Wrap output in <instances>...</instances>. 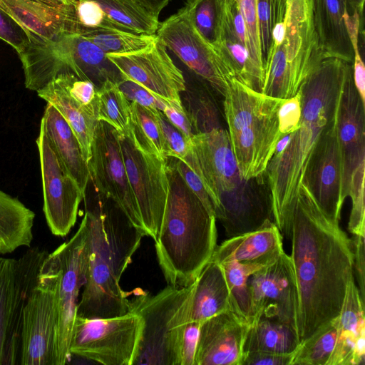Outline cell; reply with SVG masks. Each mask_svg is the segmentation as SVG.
Returning <instances> with one entry per match:
<instances>
[{
  "mask_svg": "<svg viewBox=\"0 0 365 365\" xmlns=\"http://www.w3.org/2000/svg\"><path fill=\"white\" fill-rule=\"evenodd\" d=\"M42 2H44L48 5L56 6V7H63L68 6L73 3L74 0H38Z\"/></svg>",
  "mask_w": 365,
  "mask_h": 365,
  "instance_id": "11a10c76",
  "label": "cell"
},
{
  "mask_svg": "<svg viewBox=\"0 0 365 365\" xmlns=\"http://www.w3.org/2000/svg\"><path fill=\"white\" fill-rule=\"evenodd\" d=\"M336 133L342 165L344 200L364 192L365 104L355 88L351 63H346L341 90Z\"/></svg>",
  "mask_w": 365,
  "mask_h": 365,
  "instance_id": "7c38bea8",
  "label": "cell"
},
{
  "mask_svg": "<svg viewBox=\"0 0 365 365\" xmlns=\"http://www.w3.org/2000/svg\"><path fill=\"white\" fill-rule=\"evenodd\" d=\"M51 255L56 259L61 272L57 351L58 365H64L71 356L69 346L77 316L78 297L86 282L88 266V232L84 217L74 235L58 247Z\"/></svg>",
  "mask_w": 365,
  "mask_h": 365,
  "instance_id": "4fadbf2b",
  "label": "cell"
},
{
  "mask_svg": "<svg viewBox=\"0 0 365 365\" xmlns=\"http://www.w3.org/2000/svg\"><path fill=\"white\" fill-rule=\"evenodd\" d=\"M0 39L12 46L17 53H21L30 41L25 30L1 8Z\"/></svg>",
  "mask_w": 365,
  "mask_h": 365,
  "instance_id": "f6af8a7d",
  "label": "cell"
},
{
  "mask_svg": "<svg viewBox=\"0 0 365 365\" xmlns=\"http://www.w3.org/2000/svg\"><path fill=\"white\" fill-rule=\"evenodd\" d=\"M61 272L48 253L24 307L19 364L58 365L57 329Z\"/></svg>",
  "mask_w": 365,
  "mask_h": 365,
  "instance_id": "52a82bcc",
  "label": "cell"
},
{
  "mask_svg": "<svg viewBox=\"0 0 365 365\" xmlns=\"http://www.w3.org/2000/svg\"><path fill=\"white\" fill-rule=\"evenodd\" d=\"M157 110L130 102L128 137L142 152L166 160L163 137L156 117Z\"/></svg>",
  "mask_w": 365,
  "mask_h": 365,
  "instance_id": "4dcf8cb0",
  "label": "cell"
},
{
  "mask_svg": "<svg viewBox=\"0 0 365 365\" xmlns=\"http://www.w3.org/2000/svg\"><path fill=\"white\" fill-rule=\"evenodd\" d=\"M347 12L351 15L355 12L363 16L365 0H344Z\"/></svg>",
  "mask_w": 365,
  "mask_h": 365,
  "instance_id": "db71d44e",
  "label": "cell"
},
{
  "mask_svg": "<svg viewBox=\"0 0 365 365\" xmlns=\"http://www.w3.org/2000/svg\"><path fill=\"white\" fill-rule=\"evenodd\" d=\"M252 324L230 309L200 324L195 365H241Z\"/></svg>",
  "mask_w": 365,
  "mask_h": 365,
  "instance_id": "44dd1931",
  "label": "cell"
},
{
  "mask_svg": "<svg viewBox=\"0 0 365 365\" xmlns=\"http://www.w3.org/2000/svg\"><path fill=\"white\" fill-rule=\"evenodd\" d=\"M0 8L29 37L51 40L61 34L76 33L73 3L56 7L38 0H0Z\"/></svg>",
  "mask_w": 365,
  "mask_h": 365,
  "instance_id": "603a6c76",
  "label": "cell"
},
{
  "mask_svg": "<svg viewBox=\"0 0 365 365\" xmlns=\"http://www.w3.org/2000/svg\"><path fill=\"white\" fill-rule=\"evenodd\" d=\"M220 264L223 269L230 292V310L252 324L254 314L248 280L253 273L264 265L243 264L234 261Z\"/></svg>",
  "mask_w": 365,
  "mask_h": 365,
  "instance_id": "1f68e13d",
  "label": "cell"
},
{
  "mask_svg": "<svg viewBox=\"0 0 365 365\" xmlns=\"http://www.w3.org/2000/svg\"><path fill=\"white\" fill-rule=\"evenodd\" d=\"M157 38L150 46L130 53H109L108 58L124 79H130L177 106L183 107L180 93L186 90L181 70Z\"/></svg>",
  "mask_w": 365,
  "mask_h": 365,
  "instance_id": "ac0fdd59",
  "label": "cell"
},
{
  "mask_svg": "<svg viewBox=\"0 0 365 365\" xmlns=\"http://www.w3.org/2000/svg\"><path fill=\"white\" fill-rule=\"evenodd\" d=\"M302 115L301 95L297 93L283 99L278 110L280 133L284 135L295 131L299 126Z\"/></svg>",
  "mask_w": 365,
  "mask_h": 365,
  "instance_id": "ee69618b",
  "label": "cell"
},
{
  "mask_svg": "<svg viewBox=\"0 0 365 365\" xmlns=\"http://www.w3.org/2000/svg\"><path fill=\"white\" fill-rule=\"evenodd\" d=\"M235 1L246 25L250 58L255 66L264 73L258 30L257 0Z\"/></svg>",
  "mask_w": 365,
  "mask_h": 365,
  "instance_id": "f35d334b",
  "label": "cell"
},
{
  "mask_svg": "<svg viewBox=\"0 0 365 365\" xmlns=\"http://www.w3.org/2000/svg\"><path fill=\"white\" fill-rule=\"evenodd\" d=\"M248 284L253 324L263 317L277 319L297 331L299 298L290 255L283 252L274 262L253 273Z\"/></svg>",
  "mask_w": 365,
  "mask_h": 365,
  "instance_id": "e0dca14e",
  "label": "cell"
},
{
  "mask_svg": "<svg viewBox=\"0 0 365 365\" xmlns=\"http://www.w3.org/2000/svg\"><path fill=\"white\" fill-rule=\"evenodd\" d=\"M313 21L324 57L352 63L354 50L344 19V0H312Z\"/></svg>",
  "mask_w": 365,
  "mask_h": 365,
  "instance_id": "d4e9b609",
  "label": "cell"
},
{
  "mask_svg": "<svg viewBox=\"0 0 365 365\" xmlns=\"http://www.w3.org/2000/svg\"><path fill=\"white\" fill-rule=\"evenodd\" d=\"M338 323L336 317L302 341L294 352L292 365H327L334 348Z\"/></svg>",
  "mask_w": 365,
  "mask_h": 365,
  "instance_id": "e575fe53",
  "label": "cell"
},
{
  "mask_svg": "<svg viewBox=\"0 0 365 365\" xmlns=\"http://www.w3.org/2000/svg\"><path fill=\"white\" fill-rule=\"evenodd\" d=\"M346 62L327 58L307 76L299 89L302 115L281 153H274L266 171L272 216L278 227L293 208L304 173L321 136L336 123Z\"/></svg>",
  "mask_w": 365,
  "mask_h": 365,
  "instance_id": "7a4b0ae2",
  "label": "cell"
},
{
  "mask_svg": "<svg viewBox=\"0 0 365 365\" xmlns=\"http://www.w3.org/2000/svg\"><path fill=\"white\" fill-rule=\"evenodd\" d=\"M158 40L222 97L230 78L217 52L199 35L184 6L160 23Z\"/></svg>",
  "mask_w": 365,
  "mask_h": 365,
  "instance_id": "2e32d148",
  "label": "cell"
},
{
  "mask_svg": "<svg viewBox=\"0 0 365 365\" xmlns=\"http://www.w3.org/2000/svg\"><path fill=\"white\" fill-rule=\"evenodd\" d=\"M230 309V292L221 265L209 261L195 280L189 322L202 324Z\"/></svg>",
  "mask_w": 365,
  "mask_h": 365,
  "instance_id": "83f0119b",
  "label": "cell"
},
{
  "mask_svg": "<svg viewBox=\"0 0 365 365\" xmlns=\"http://www.w3.org/2000/svg\"><path fill=\"white\" fill-rule=\"evenodd\" d=\"M279 106L255 115L228 132L240 175L245 181L266 172L276 145L284 136L279 131Z\"/></svg>",
  "mask_w": 365,
  "mask_h": 365,
  "instance_id": "ffe728a7",
  "label": "cell"
},
{
  "mask_svg": "<svg viewBox=\"0 0 365 365\" xmlns=\"http://www.w3.org/2000/svg\"><path fill=\"white\" fill-rule=\"evenodd\" d=\"M143 329L142 317L132 312L106 318L76 316L70 353L104 365H133Z\"/></svg>",
  "mask_w": 365,
  "mask_h": 365,
  "instance_id": "9c48e42d",
  "label": "cell"
},
{
  "mask_svg": "<svg viewBox=\"0 0 365 365\" xmlns=\"http://www.w3.org/2000/svg\"><path fill=\"white\" fill-rule=\"evenodd\" d=\"M294 352L288 354L267 351L247 352L244 354L241 365H292Z\"/></svg>",
  "mask_w": 365,
  "mask_h": 365,
  "instance_id": "c3c4849f",
  "label": "cell"
},
{
  "mask_svg": "<svg viewBox=\"0 0 365 365\" xmlns=\"http://www.w3.org/2000/svg\"><path fill=\"white\" fill-rule=\"evenodd\" d=\"M183 160L205 185L217 219L222 207L244 190L240 187L245 182L240 175L228 131L217 127L195 133Z\"/></svg>",
  "mask_w": 365,
  "mask_h": 365,
  "instance_id": "30bf717a",
  "label": "cell"
},
{
  "mask_svg": "<svg viewBox=\"0 0 365 365\" xmlns=\"http://www.w3.org/2000/svg\"><path fill=\"white\" fill-rule=\"evenodd\" d=\"M283 252L282 234L274 221L269 220L256 230L224 241L216 247L210 261L265 266L277 260Z\"/></svg>",
  "mask_w": 365,
  "mask_h": 365,
  "instance_id": "7402d4cb",
  "label": "cell"
},
{
  "mask_svg": "<svg viewBox=\"0 0 365 365\" xmlns=\"http://www.w3.org/2000/svg\"><path fill=\"white\" fill-rule=\"evenodd\" d=\"M83 217L89 258L77 316L106 318L125 314L129 312L128 297L120 280L144 236L118 207L114 212L100 200L92 207L86 204Z\"/></svg>",
  "mask_w": 365,
  "mask_h": 365,
  "instance_id": "3957f363",
  "label": "cell"
},
{
  "mask_svg": "<svg viewBox=\"0 0 365 365\" xmlns=\"http://www.w3.org/2000/svg\"><path fill=\"white\" fill-rule=\"evenodd\" d=\"M354 262V274L358 282L360 298L365 304V255L364 236L354 235L351 240Z\"/></svg>",
  "mask_w": 365,
  "mask_h": 365,
  "instance_id": "7dc6e473",
  "label": "cell"
},
{
  "mask_svg": "<svg viewBox=\"0 0 365 365\" xmlns=\"http://www.w3.org/2000/svg\"><path fill=\"white\" fill-rule=\"evenodd\" d=\"M364 309L365 304L353 278L348 283L338 316L336 339L327 365H354L356 343L365 337Z\"/></svg>",
  "mask_w": 365,
  "mask_h": 365,
  "instance_id": "4316f807",
  "label": "cell"
},
{
  "mask_svg": "<svg viewBox=\"0 0 365 365\" xmlns=\"http://www.w3.org/2000/svg\"><path fill=\"white\" fill-rule=\"evenodd\" d=\"M351 44L354 50V59L351 63L354 83L362 103L365 104V66L364 60L360 53L359 43L352 42Z\"/></svg>",
  "mask_w": 365,
  "mask_h": 365,
  "instance_id": "f907efd6",
  "label": "cell"
},
{
  "mask_svg": "<svg viewBox=\"0 0 365 365\" xmlns=\"http://www.w3.org/2000/svg\"><path fill=\"white\" fill-rule=\"evenodd\" d=\"M88 166L96 190L113 201L144 236L138 207L124 163L119 133L103 121H98L96 128Z\"/></svg>",
  "mask_w": 365,
  "mask_h": 365,
  "instance_id": "8fae6325",
  "label": "cell"
},
{
  "mask_svg": "<svg viewBox=\"0 0 365 365\" xmlns=\"http://www.w3.org/2000/svg\"><path fill=\"white\" fill-rule=\"evenodd\" d=\"M35 216L18 198L0 190V254L30 247Z\"/></svg>",
  "mask_w": 365,
  "mask_h": 365,
  "instance_id": "f1b7e54d",
  "label": "cell"
},
{
  "mask_svg": "<svg viewBox=\"0 0 365 365\" xmlns=\"http://www.w3.org/2000/svg\"><path fill=\"white\" fill-rule=\"evenodd\" d=\"M167 119L185 137L190 139L195 134L192 123L185 110L173 106H167L163 111Z\"/></svg>",
  "mask_w": 365,
  "mask_h": 365,
  "instance_id": "681fc988",
  "label": "cell"
},
{
  "mask_svg": "<svg viewBox=\"0 0 365 365\" xmlns=\"http://www.w3.org/2000/svg\"><path fill=\"white\" fill-rule=\"evenodd\" d=\"M156 117L163 137L166 158L184 160L190 149V139L176 128L162 111L158 110Z\"/></svg>",
  "mask_w": 365,
  "mask_h": 365,
  "instance_id": "ab89813d",
  "label": "cell"
},
{
  "mask_svg": "<svg viewBox=\"0 0 365 365\" xmlns=\"http://www.w3.org/2000/svg\"><path fill=\"white\" fill-rule=\"evenodd\" d=\"M273 1V12H274V24L284 21L287 0H272Z\"/></svg>",
  "mask_w": 365,
  "mask_h": 365,
  "instance_id": "f5cc1de1",
  "label": "cell"
},
{
  "mask_svg": "<svg viewBox=\"0 0 365 365\" xmlns=\"http://www.w3.org/2000/svg\"><path fill=\"white\" fill-rule=\"evenodd\" d=\"M199 35L215 48L222 16V0H188L185 5Z\"/></svg>",
  "mask_w": 365,
  "mask_h": 365,
  "instance_id": "8d00e7d4",
  "label": "cell"
},
{
  "mask_svg": "<svg viewBox=\"0 0 365 365\" xmlns=\"http://www.w3.org/2000/svg\"><path fill=\"white\" fill-rule=\"evenodd\" d=\"M107 16L127 31L153 35L159 27L158 18L133 0H94Z\"/></svg>",
  "mask_w": 365,
  "mask_h": 365,
  "instance_id": "d6a6232c",
  "label": "cell"
},
{
  "mask_svg": "<svg viewBox=\"0 0 365 365\" xmlns=\"http://www.w3.org/2000/svg\"><path fill=\"white\" fill-rule=\"evenodd\" d=\"M98 120L115 128L121 135L128 136L130 128V101L117 83L108 81L98 89Z\"/></svg>",
  "mask_w": 365,
  "mask_h": 365,
  "instance_id": "836d02e7",
  "label": "cell"
},
{
  "mask_svg": "<svg viewBox=\"0 0 365 365\" xmlns=\"http://www.w3.org/2000/svg\"><path fill=\"white\" fill-rule=\"evenodd\" d=\"M41 125L61 163L86 195L90 173L80 144L68 123L61 113L47 103Z\"/></svg>",
  "mask_w": 365,
  "mask_h": 365,
  "instance_id": "484cf974",
  "label": "cell"
},
{
  "mask_svg": "<svg viewBox=\"0 0 365 365\" xmlns=\"http://www.w3.org/2000/svg\"><path fill=\"white\" fill-rule=\"evenodd\" d=\"M300 344L297 332L292 326L275 319L260 317L252 324L244 344V354L267 351L292 354Z\"/></svg>",
  "mask_w": 365,
  "mask_h": 365,
  "instance_id": "f546056e",
  "label": "cell"
},
{
  "mask_svg": "<svg viewBox=\"0 0 365 365\" xmlns=\"http://www.w3.org/2000/svg\"><path fill=\"white\" fill-rule=\"evenodd\" d=\"M200 323L188 322L184 329L179 353V365H195Z\"/></svg>",
  "mask_w": 365,
  "mask_h": 365,
  "instance_id": "bcb514c9",
  "label": "cell"
},
{
  "mask_svg": "<svg viewBox=\"0 0 365 365\" xmlns=\"http://www.w3.org/2000/svg\"><path fill=\"white\" fill-rule=\"evenodd\" d=\"M195 281L187 287L168 285L155 294L141 289L128 298V312L140 315L143 329L133 365H179L180 346L189 322Z\"/></svg>",
  "mask_w": 365,
  "mask_h": 365,
  "instance_id": "8992f818",
  "label": "cell"
},
{
  "mask_svg": "<svg viewBox=\"0 0 365 365\" xmlns=\"http://www.w3.org/2000/svg\"><path fill=\"white\" fill-rule=\"evenodd\" d=\"M106 54L130 53L148 48L158 38L148 35L115 29H97L82 34Z\"/></svg>",
  "mask_w": 365,
  "mask_h": 365,
  "instance_id": "d590c367",
  "label": "cell"
},
{
  "mask_svg": "<svg viewBox=\"0 0 365 365\" xmlns=\"http://www.w3.org/2000/svg\"><path fill=\"white\" fill-rule=\"evenodd\" d=\"M73 7L76 34L103 29L127 31L111 21L94 0H74Z\"/></svg>",
  "mask_w": 365,
  "mask_h": 365,
  "instance_id": "74e56055",
  "label": "cell"
},
{
  "mask_svg": "<svg viewBox=\"0 0 365 365\" xmlns=\"http://www.w3.org/2000/svg\"><path fill=\"white\" fill-rule=\"evenodd\" d=\"M36 93L38 97L53 106L68 123L88 164L91 155L95 130L98 123V106H86L71 96L61 75L56 76Z\"/></svg>",
  "mask_w": 365,
  "mask_h": 365,
  "instance_id": "cb8c5ba5",
  "label": "cell"
},
{
  "mask_svg": "<svg viewBox=\"0 0 365 365\" xmlns=\"http://www.w3.org/2000/svg\"><path fill=\"white\" fill-rule=\"evenodd\" d=\"M168 192L158 235L156 257L169 285L192 284L217 247L216 218L166 159Z\"/></svg>",
  "mask_w": 365,
  "mask_h": 365,
  "instance_id": "277c9868",
  "label": "cell"
},
{
  "mask_svg": "<svg viewBox=\"0 0 365 365\" xmlns=\"http://www.w3.org/2000/svg\"><path fill=\"white\" fill-rule=\"evenodd\" d=\"M128 180L135 197L144 236L155 240L168 192L166 160L140 150L128 137L119 134Z\"/></svg>",
  "mask_w": 365,
  "mask_h": 365,
  "instance_id": "5bb4252c",
  "label": "cell"
},
{
  "mask_svg": "<svg viewBox=\"0 0 365 365\" xmlns=\"http://www.w3.org/2000/svg\"><path fill=\"white\" fill-rule=\"evenodd\" d=\"M149 13L158 18L160 11L170 0H133Z\"/></svg>",
  "mask_w": 365,
  "mask_h": 365,
  "instance_id": "816d5d0a",
  "label": "cell"
},
{
  "mask_svg": "<svg viewBox=\"0 0 365 365\" xmlns=\"http://www.w3.org/2000/svg\"><path fill=\"white\" fill-rule=\"evenodd\" d=\"M278 229L292 243L301 343L339 316L348 283L354 278L352 243L339 225L323 214L303 184Z\"/></svg>",
  "mask_w": 365,
  "mask_h": 365,
  "instance_id": "6da1fadb",
  "label": "cell"
},
{
  "mask_svg": "<svg viewBox=\"0 0 365 365\" xmlns=\"http://www.w3.org/2000/svg\"><path fill=\"white\" fill-rule=\"evenodd\" d=\"M168 160L181 175L189 188L197 196L208 212L215 216L212 197L198 175L183 160L169 157Z\"/></svg>",
  "mask_w": 365,
  "mask_h": 365,
  "instance_id": "b9f144b4",
  "label": "cell"
},
{
  "mask_svg": "<svg viewBox=\"0 0 365 365\" xmlns=\"http://www.w3.org/2000/svg\"><path fill=\"white\" fill-rule=\"evenodd\" d=\"M36 143L41 165L43 213L51 233L63 237L76 224L85 195L61 163L41 125Z\"/></svg>",
  "mask_w": 365,
  "mask_h": 365,
  "instance_id": "9a60e30c",
  "label": "cell"
},
{
  "mask_svg": "<svg viewBox=\"0 0 365 365\" xmlns=\"http://www.w3.org/2000/svg\"><path fill=\"white\" fill-rule=\"evenodd\" d=\"M118 88L130 102H135L139 105L152 109L163 111L167 106H177L150 92L148 89L130 79H124L118 84Z\"/></svg>",
  "mask_w": 365,
  "mask_h": 365,
  "instance_id": "60d3db41",
  "label": "cell"
},
{
  "mask_svg": "<svg viewBox=\"0 0 365 365\" xmlns=\"http://www.w3.org/2000/svg\"><path fill=\"white\" fill-rule=\"evenodd\" d=\"M29 38L18 56L25 86L30 91H38L63 73L88 80L98 88L108 81L118 84L124 80L107 54L80 34H61L51 40L34 36Z\"/></svg>",
  "mask_w": 365,
  "mask_h": 365,
  "instance_id": "5b68a950",
  "label": "cell"
},
{
  "mask_svg": "<svg viewBox=\"0 0 365 365\" xmlns=\"http://www.w3.org/2000/svg\"><path fill=\"white\" fill-rule=\"evenodd\" d=\"M48 254L35 247L17 259L0 257V365L19 364L24 307Z\"/></svg>",
  "mask_w": 365,
  "mask_h": 365,
  "instance_id": "ba28073f",
  "label": "cell"
},
{
  "mask_svg": "<svg viewBox=\"0 0 365 365\" xmlns=\"http://www.w3.org/2000/svg\"><path fill=\"white\" fill-rule=\"evenodd\" d=\"M257 13L260 49L264 67L272 45V31L274 26L273 1L257 0Z\"/></svg>",
  "mask_w": 365,
  "mask_h": 365,
  "instance_id": "7bdbcfd3",
  "label": "cell"
},
{
  "mask_svg": "<svg viewBox=\"0 0 365 365\" xmlns=\"http://www.w3.org/2000/svg\"><path fill=\"white\" fill-rule=\"evenodd\" d=\"M302 184L327 218L339 225L344 202L336 123L321 136L308 160Z\"/></svg>",
  "mask_w": 365,
  "mask_h": 365,
  "instance_id": "d6986e66",
  "label": "cell"
}]
</instances>
